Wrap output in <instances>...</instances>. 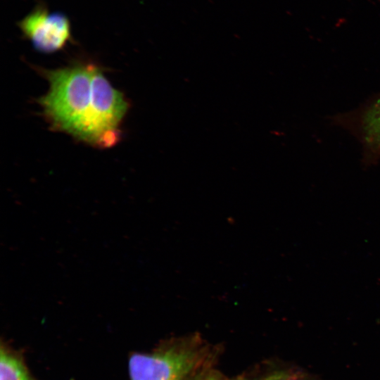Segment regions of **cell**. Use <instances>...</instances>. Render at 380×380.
<instances>
[{
    "instance_id": "obj_3",
    "label": "cell",
    "mask_w": 380,
    "mask_h": 380,
    "mask_svg": "<svg viewBox=\"0 0 380 380\" xmlns=\"http://www.w3.org/2000/svg\"><path fill=\"white\" fill-rule=\"evenodd\" d=\"M128 108L123 94L93 65L91 106L82 141L99 148L118 144L121 134L119 127Z\"/></svg>"
},
{
    "instance_id": "obj_6",
    "label": "cell",
    "mask_w": 380,
    "mask_h": 380,
    "mask_svg": "<svg viewBox=\"0 0 380 380\" xmlns=\"http://www.w3.org/2000/svg\"><path fill=\"white\" fill-rule=\"evenodd\" d=\"M291 372L287 370H276L264 374L240 376L230 379L210 367L202 371L191 380H286Z\"/></svg>"
},
{
    "instance_id": "obj_7",
    "label": "cell",
    "mask_w": 380,
    "mask_h": 380,
    "mask_svg": "<svg viewBox=\"0 0 380 380\" xmlns=\"http://www.w3.org/2000/svg\"><path fill=\"white\" fill-rule=\"evenodd\" d=\"M286 380H310L303 374L291 372Z\"/></svg>"
},
{
    "instance_id": "obj_2",
    "label": "cell",
    "mask_w": 380,
    "mask_h": 380,
    "mask_svg": "<svg viewBox=\"0 0 380 380\" xmlns=\"http://www.w3.org/2000/svg\"><path fill=\"white\" fill-rule=\"evenodd\" d=\"M216 353L198 335L175 338L151 353L132 354L130 380H191L212 367Z\"/></svg>"
},
{
    "instance_id": "obj_1",
    "label": "cell",
    "mask_w": 380,
    "mask_h": 380,
    "mask_svg": "<svg viewBox=\"0 0 380 380\" xmlns=\"http://www.w3.org/2000/svg\"><path fill=\"white\" fill-rule=\"evenodd\" d=\"M92 66L42 70L49 83L48 92L39 99L45 117L54 129L82 141L91 106Z\"/></svg>"
},
{
    "instance_id": "obj_4",
    "label": "cell",
    "mask_w": 380,
    "mask_h": 380,
    "mask_svg": "<svg viewBox=\"0 0 380 380\" xmlns=\"http://www.w3.org/2000/svg\"><path fill=\"white\" fill-rule=\"evenodd\" d=\"M19 27L34 48L44 53L61 49L70 38L68 17L42 7L36 8L24 17Z\"/></svg>"
},
{
    "instance_id": "obj_5",
    "label": "cell",
    "mask_w": 380,
    "mask_h": 380,
    "mask_svg": "<svg viewBox=\"0 0 380 380\" xmlns=\"http://www.w3.org/2000/svg\"><path fill=\"white\" fill-rule=\"evenodd\" d=\"M0 354V380H34L16 352L1 345Z\"/></svg>"
}]
</instances>
